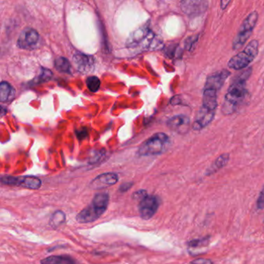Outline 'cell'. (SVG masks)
Wrapping results in <instances>:
<instances>
[{
    "label": "cell",
    "instance_id": "obj_17",
    "mask_svg": "<svg viewBox=\"0 0 264 264\" xmlns=\"http://www.w3.org/2000/svg\"><path fill=\"white\" fill-rule=\"evenodd\" d=\"M229 160H230V154L229 153H224V154L219 156L215 160V162L211 165V168L208 169L207 175H211V174L215 173L218 170L221 169V168L226 166Z\"/></svg>",
    "mask_w": 264,
    "mask_h": 264
},
{
    "label": "cell",
    "instance_id": "obj_11",
    "mask_svg": "<svg viewBox=\"0 0 264 264\" xmlns=\"http://www.w3.org/2000/svg\"><path fill=\"white\" fill-rule=\"evenodd\" d=\"M231 75L230 71L226 69H222L211 74L206 79L205 88H209L219 91L224 85L225 81Z\"/></svg>",
    "mask_w": 264,
    "mask_h": 264
},
{
    "label": "cell",
    "instance_id": "obj_16",
    "mask_svg": "<svg viewBox=\"0 0 264 264\" xmlns=\"http://www.w3.org/2000/svg\"><path fill=\"white\" fill-rule=\"evenodd\" d=\"M41 264H77L76 261L69 256H51L41 260Z\"/></svg>",
    "mask_w": 264,
    "mask_h": 264
},
{
    "label": "cell",
    "instance_id": "obj_24",
    "mask_svg": "<svg viewBox=\"0 0 264 264\" xmlns=\"http://www.w3.org/2000/svg\"><path fill=\"white\" fill-rule=\"evenodd\" d=\"M191 264H211V262L208 260H205V259H198V260L192 261Z\"/></svg>",
    "mask_w": 264,
    "mask_h": 264
},
{
    "label": "cell",
    "instance_id": "obj_23",
    "mask_svg": "<svg viewBox=\"0 0 264 264\" xmlns=\"http://www.w3.org/2000/svg\"><path fill=\"white\" fill-rule=\"evenodd\" d=\"M147 195V191L145 190H140V191H137L135 193L133 194V198L137 200H142L144 197Z\"/></svg>",
    "mask_w": 264,
    "mask_h": 264
},
{
    "label": "cell",
    "instance_id": "obj_14",
    "mask_svg": "<svg viewBox=\"0 0 264 264\" xmlns=\"http://www.w3.org/2000/svg\"><path fill=\"white\" fill-rule=\"evenodd\" d=\"M73 60L78 70L83 73H88L95 67V59L90 55L78 52L74 55Z\"/></svg>",
    "mask_w": 264,
    "mask_h": 264
},
{
    "label": "cell",
    "instance_id": "obj_4",
    "mask_svg": "<svg viewBox=\"0 0 264 264\" xmlns=\"http://www.w3.org/2000/svg\"><path fill=\"white\" fill-rule=\"evenodd\" d=\"M170 144L171 140L166 133H156L141 145L139 149V154L141 156L161 154L166 151Z\"/></svg>",
    "mask_w": 264,
    "mask_h": 264
},
{
    "label": "cell",
    "instance_id": "obj_20",
    "mask_svg": "<svg viewBox=\"0 0 264 264\" xmlns=\"http://www.w3.org/2000/svg\"><path fill=\"white\" fill-rule=\"evenodd\" d=\"M87 87L91 92H97L100 88L101 82L96 76H90L86 80Z\"/></svg>",
    "mask_w": 264,
    "mask_h": 264
},
{
    "label": "cell",
    "instance_id": "obj_6",
    "mask_svg": "<svg viewBox=\"0 0 264 264\" xmlns=\"http://www.w3.org/2000/svg\"><path fill=\"white\" fill-rule=\"evenodd\" d=\"M259 14L257 11H253L248 15L241 24L239 30L233 41V48L235 51L240 50L245 45L246 41L251 36L253 30L257 25Z\"/></svg>",
    "mask_w": 264,
    "mask_h": 264
},
{
    "label": "cell",
    "instance_id": "obj_27",
    "mask_svg": "<svg viewBox=\"0 0 264 264\" xmlns=\"http://www.w3.org/2000/svg\"></svg>",
    "mask_w": 264,
    "mask_h": 264
},
{
    "label": "cell",
    "instance_id": "obj_15",
    "mask_svg": "<svg viewBox=\"0 0 264 264\" xmlns=\"http://www.w3.org/2000/svg\"><path fill=\"white\" fill-rule=\"evenodd\" d=\"M16 96V91L11 85L6 82L0 84V101L2 102H11Z\"/></svg>",
    "mask_w": 264,
    "mask_h": 264
},
{
    "label": "cell",
    "instance_id": "obj_13",
    "mask_svg": "<svg viewBox=\"0 0 264 264\" xmlns=\"http://www.w3.org/2000/svg\"><path fill=\"white\" fill-rule=\"evenodd\" d=\"M183 12L188 16H198L207 10V1H184L180 3Z\"/></svg>",
    "mask_w": 264,
    "mask_h": 264
},
{
    "label": "cell",
    "instance_id": "obj_8",
    "mask_svg": "<svg viewBox=\"0 0 264 264\" xmlns=\"http://www.w3.org/2000/svg\"><path fill=\"white\" fill-rule=\"evenodd\" d=\"M160 203L157 197L154 195H146L139 204V211L141 218L149 220L155 215L158 209Z\"/></svg>",
    "mask_w": 264,
    "mask_h": 264
},
{
    "label": "cell",
    "instance_id": "obj_2",
    "mask_svg": "<svg viewBox=\"0 0 264 264\" xmlns=\"http://www.w3.org/2000/svg\"><path fill=\"white\" fill-rule=\"evenodd\" d=\"M109 202H110L109 194L106 192L97 194L94 197L92 203L77 215V221L79 223L95 222L106 211Z\"/></svg>",
    "mask_w": 264,
    "mask_h": 264
},
{
    "label": "cell",
    "instance_id": "obj_3",
    "mask_svg": "<svg viewBox=\"0 0 264 264\" xmlns=\"http://www.w3.org/2000/svg\"><path fill=\"white\" fill-rule=\"evenodd\" d=\"M162 44V40L147 28H141L136 31L128 41V45L130 48L139 47L147 50L159 49Z\"/></svg>",
    "mask_w": 264,
    "mask_h": 264
},
{
    "label": "cell",
    "instance_id": "obj_7",
    "mask_svg": "<svg viewBox=\"0 0 264 264\" xmlns=\"http://www.w3.org/2000/svg\"><path fill=\"white\" fill-rule=\"evenodd\" d=\"M1 181L2 184L7 185L19 186L30 190H38L42 185L41 180L34 176H25V177L3 176L1 178Z\"/></svg>",
    "mask_w": 264,
    "mask_h": 264
},
{
    "label": "cell",
    "instance_id": "obj_25",
    "mask_svg": "<svg viewBox=\"0 0 264 264\" xmlns=\"http://www.w3.org/2000/svg\"><path fill=\"white\" fill-rule=\"evenodd\" d=\"M133 186V184H130V183H125L124 184H122L119 188V191L121 192H125V191H128L129 188H131Z\"/></svg>",
    "mask_w": 264,
    "mask_h": 264
},
{
    "label": "cell",
    "instance_id": "obj_5",
    "mask_svg": "<svg viewBox=\"0 0 264 264\" xmlns=\"http://www.w3.org/2000/svg\"><path fill=\"white\" fill-rule=\"evenodd\" d=\"M259 52L258 40L250 41L243 51H240L233 57L228 63L229 68L234 70H242L247 68L254 59L257 58Z\"/></svg>",
    "mask_w": 264,
    "mask_h": 264
},
{
    "label": "cell",
    "instance_id": "obj_9",
    "mask_svg": "<svg viewBox=\"0 0 264 264\" xmlns=\"http://www.w3.org/2000/svg\"><path fill=\"white\" fill-rule=\"evenodd\" d=\"M40 42V35L37 30L27 28L21 32L17 40V46L21 49L33 50L37 48Z\"/></svg>",
    "mask_w": 264,
    "mask_h": 264
},
{
    "label": "cell",
    "instance_id": "obj_22",
    "mask_svg": "<svg viewBox=\"0 0 264 264\" xmlns=\"http://www.w3.org/2000/svg\"><path fill=\"white\" fill-rule=\"evenodd\" d=\"M257 207L260 209L264 208V187L261 191V194L259 195L258 200H257Z\"/></svg>",
    "mask_w": 264,
    "mask_h": 264
},
{
    "label": "cell",
    "instance_id": "obj_10",
    "mask_svg": "<svg viewBox=\"0 0 264 264\" xmlns=\"http://www.w3.org/2000/svg\"><path fill=\"white\" fill-rule=\"evenodd\" d=\"M167 125L172 131L179 134H185L189 130L190 118L182 114L175 116L168 119Z\"/></svg>",
    "mask_w": 264,
    "mask_h": 264
},
{
    "label": "cell",
    "instance_id": "obj_26",
    "mask_svg": "<svg viewBox=\"0 0 264 264\" xmlns=\"http://www.w3.org/2000/svg\"><path fill=\"white\" fill-rule=\"evenodd\" d=\"M231 2V1H221L220 5L222 9H226L228 5Z\"/></svg>",
    "mask_w": 264,
    "mask_h": 264
},
{
    "label": "cell",
    "instance_id": "obj_18",
    "mask_svg": "<svg viewBox=\"0 0 264 264\" xmlns=\"http://www.w3.org/2000/svg\"><path fill=\"white\" fill-rule=\"evenodd\" d=\"M55 66L56 69L63 73H70L71 65L68 59L64 57H59L55 60Z\"/></svg>",
    "mask_w": 264,
    "mask_h": 264
},
{
    "label": "cell",
    "instance_id": "obj_19",
    "mask_svg": "<svg viewBox=\"0 0 264 264\" xmlns=\"http://www.w3.org/2000/svg\"><path fill=\"white\" fill-rule=\"evenodd\" d=\"M66 220L65 214L61 211H55V213L51 216V219H50V225L51 227H53L54 229L59 227L61 226Z\"/></svg>",
    "mask_w": 264,
    "mask_h": 264
},
{
    "label": "cell",
    "instance_id": "obj_1",
    "mask_svg": "<svg viewBox=\"0 0 264 264\" xmlns=\"http://www.w3.org/2000/svg\"><path fill=\"white\" fill-rule=\"evenodd\" d=\"M251 73L252 69L249 68L235 77L228 89L222 104V112L224 115H231L235 113L243 104L248 95L246 81L249 79Z\"/></svg>",
    "mask_w": 264,
    "mask_h": 264
},
{
    "label": "cell",
    "instance_id": "obj_21",
    "mask_svg": "<svg viewBox=\"0 0 264 264\" xmlns=\"http://www.w3.org/2000/svg\"><path fill=\"white\" fill-rule=\"evenodd\" d=\"M53 75V73L50 70L43 68L41 73L40 74L38 77V82H47L51 79V77Z\"/></svg>",
    "mask_w": 264,
    "mask_h": 264
},
{
    "label": "cell",
    "instance_id": "obj_12",
    "mask_svg": "<svg viewBox=\"0 0 264 264\" xmlns=\"http://www.w3.org/2000/svg\"><path fill=\"white\" fill-rule=\"evenodd\" d=\"M118 176L116 173H105L98 175L90 183V188L94 189L108 188L118 182Z\"/></svg>",
    "mask_w": 264,
    "mask_h": 264
}]
</instances>
